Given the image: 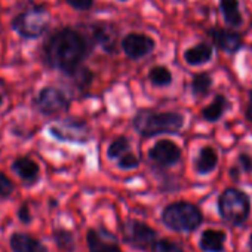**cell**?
I'll use <instances>...</instances> for the list:
<instances>
[{"instance_id":"6da1fadb","label":"cell","mask_w":252,"mask_h":252,"mask_svg":"<svg viewBox=\"0 0 252 252\" xmlns=\"http://www.w3.org/2000/svg\"><path fill=\"white\" fill-rule=\"evenodd\" d=\"M88 51V43L80 33L73 29H61L45 42L43 54L49 67L71 76L80 67Z\"/></svg>"},{"instance_id":"7a4b0ae2","label":"cell","mask_w":252,"mask_h":252,"mask_svg":"<svg viewBox=\"0 0 252 252\" xmlns=\"http://www.w3.org/2000/svg\"><path fill=\"white\" fill-rule=\"evenodd\" d=\"M134 128L143 137H155L160 134H177L184 126V117L175 111L141 110L132 120Z\"/></svg>"},{"instance_id":"3957f363","label":"cell","mask_w":252,"mask_h":252,"mask_svg":"<svg viewBox=\"0 0 252 252\" xmlns=\"http://www.w3.org/2000/svg\"><path fill=\"white\" fill-rule=\"evenodd\" d=\"M162 221L172 231L191 233L202 225L203 214L190 202H174L163 209Z\"/></svg>"},{"instance_id":"277c9868","label":"cell","mask_w":252,"mask_h":252,"mask_svg":"<svg viewBox=\"0 0 252 252\" xmlns=\"http://www.w3.org/2000/svg\"><path fill=\"white\" fill-rule=\"evenodd\" d=\"M218 212L225 222L234 227H240L249 218L251 199L245 191L239 189H225L218 197Z\"/></svg>"},{"instance_id":"5b68a950","label":"cell","mask_w":252,"mask_h":252,"mask_svg":"<svg viewBox=\"0 0 252 252\" xmlns=\"http://www.w3.org/2000/svg\"><path fill=\"white\" fill-rule=\"evenodd\" d=\"M49 23V12L43 6H32L12 20V29L21 37L36 39L46 33Z\"/></svg>"},{"instance_id":"8992f818","label":"cell","mask_w":252,"mask_h":252,"mask_svg":"<svg viewBox=\"0 0 252 252\" xmlns=\"http://www.w3.org/2000/svg\"><path fill=\"white\" fill-rule=\"evenodd\" d=\"M122 236L129 246L140 251L152 249V246L158 240V231L146 222L137 220H129L122 224Z\"/></svg>"},{"instance_id":"52a82bcc","label":"cell","mask_w":252,"mask_h":252,"mask_svg":"<svg viewBox=\"0 0 252 252\" xmlns=\"http://www.w3.org/2000/svg\"><path fill=\"white\" fill-rule=\"evenodd\" d=\"M52 137L64 143L85 144L91 138V131L86 122L77 119H65L64 122L49 128Z\"/></svg>"},{"instance_id":"ba28073f","label":"cell","mask_w":252,"mask_h":252,"mask_svg":"<svg viewBox=\"0 0 252 252\" xmlns=\"http://www.w3.org/2000/svg\"><path fill=\"white\" fill-rule=\"evenodd\" d=\"M34 104L37 107V110L43 114H55V113H60L63 110L67 108L68 105V99L67 96L64 95V92L58 88H54V86H48V88H43L36 99H34Z\"/></svg>"},{"instance_id":"9c48e42d","label":"cell","mask_w":252,"mask_h":252,"mask_svg":"<svg viewBox=\"0 0 252 252\" xmlns=\"http://www.w3.org/2000/svg\"><path fill=\"white\" fill-rule=\"evenodd\" d=\"M122 51L131 60H140L155 49V40L141 33L126 34L120 42Z\"/></svg>"},{"instance_id":"30bf717a","label":"cell","mask_w":252,"mask_h":252,"mask_svg":"<svg viewBox=\"0 0 252 252\" xmlns=\"http://www.w3.org/2000/svg\"><path fill=\"white\" fill-rule=\"evenodd\" d=\"M149 156L153 162H156L160 166H172L180 162L181 149L169 140H162L150 149Z\"/></svg>"},{"instance_id":"8fae6325","label":"cell","mask_w":252,"mask_h":252,"mask_svg":"<svg viewBox=\"0 0 252 252\" xmlns=\"http://www.w3.org/2000/svg\"><path fill=\"white\" fill-rule=\"evenodd\" d=\"M208 34L212 39L214 45L220 51L227 52V54H236L242 48V45H243L242 36L237 32H234V30L214 27V29H211L208 32Z\"/></svg>"},{"instance_id":"7c38bea8","label":"cell","mask_w":252,"mask_h":252,"mask_svg":"<svg viewBox=\"0 0 252 252\" xmlns=\"http://www.w3.org/2000/svg\"><path fill=\"white\" fill-rule=\"evenodd\" d=\"M89 252H122L114 239L110 234H102L99 230L89 228L86 234Z\"/></svg>"},{"instance_id":"4fadbf2b","label":"cell","mask_w":252,"mask_h":252,"mask_svg":"<svg viewBox=\"0 0 252 252\" xmlns=\"http://www.w3.org/2000/svg\"><path fill=\"white\" fill-rule=\"evenodd\" d=\"M12 252H48V248L36 237L26 233H14L9 237Z\"/></svg>"},{"instance_id":"5bb4252c","label":"cell","mask_w":252,"mask_h":252,"mask_svg":"<svg viewBox=\"0 0 252 252\" xmlns=\"http://www.w3.org/2000/svg\"><path fill=\"white\" fill-rule=\"evenodd\" d=\"M92 39L105 51L113 54L116 49V29L111 24H94L92 26Z\"/></svg>"},{"instance_id":"9a60e30c","label":"cell","mask_w":252,"mask_h":252,"mask_svg":"<svg viewBox=\"0 0 252 252\" xmlns=\"http://www.w3.org/2000/svg\"><path fill=\"white\" fill-rule=\"evenodd\" d=\"M227 234L222 230L208 228L200 234L199 248L203 252H224Z\"/></svg>"},{"instance_id":"2e32d148","label":"cell","mask_w":252,"mask_h":252,"mask_svg":"<svg viewBox=\"0 0 252 252\" xmlns=\"http://www.w3.org/2000/svg\"><path fill=\"white\" fill-rule=\"evenodd\" d=\"M12 171L26 183V184H34L39 178V165L30 159V158H18L12 163Z\"/></svg>"},{"instance_id":"e0dca14e","label":"cell","mask_w":252,"mask_h":252,"mask_svg":"<svg viewBox=\"0 0 252 252\" xmlns=\"http://www.w3.org/2000/svg\"><path fill=\"white\" fill-rule=\"evenodd\" d=\"M218 165V153L214 147H203L200 149L196 162H194V169L199 175H208L211 174Z\"/></svg>"},{"instance_id":"ac0fdd59","label":"cell","mask_w":252,"mask_h":252,"mask_svg":"<svg viewBox=\"0 0 252 252\" xmlns=\"http://www.w3.org/2000/svg\"><path fill=\"white\" fill-rule=\"evenodd\" d=\"M212 46L208 43H197L184 52V61L189 65H203L212 60Z\"/></svg>"},{"instance_id":"d6986e66","label":"cell","mask_w":252,"mask_h":252,"mask_svg":"<svg viewBox=\"0 0 252 252\" xmlns=\"http://www.w3.org/2000/svg\"><path fill=\"white\" fill-rule=\"evenodd\" d=\"M228 107H230V104H228L227 98L224 95H217L215 99L202 110V117L206 122L215 123V122H218L225 114Z\"/></svg>"},{"instance_id":"ffe728a7","label":"cell","mask_w":252,"mask_h":252,"mask_svg":"<svg viewBox=\"0 0 252 252\" xmlns=\"http://www.w3.org/2000/svg\"><path fill=\"white\" fill-rule=\"evenodd\" d=\"M220 9L224 17V21L230 27L242 26L243 18L239 9V0H220Z\"/></svg>"},{"instance_id":"44dd1931","label":"cell","mask_w":252,"mask_h":252,"mask_svg":"<svg viewBox=\"0 0 252 252\" xmlns=\"http://www.w3.org/2000/svg\"><path fill=\"white\" fill-rule=\"evenodd\" d=\"M212 88V76L209 73H199L194 74L191 80V92L196 98H203Z\"/></svg>"},{"instance_id":"7402d4cb","label":"cell","mask_w":252,"mask_h":252,"mask_svg":"<svg viewBox=\"0 0 252 252\" xmlns=\"http://www.w3.org/2000/svg\"><path fill=\"white\" fill-rule=\"evenodd\" d=\"M54 240L58 246V249L64 251V252H73L76 248V239L74 234L68 230L64 228H57L54 231Z\"/></svg>"},{"instance_id":"603a6c76","label":"cell","mask_w":252,"mask_h":252,"mask_svg":"<svg viewBox=\"0 0 252 252\" xmlns=\"http://www.w3.org/2000/svg\"><path fill=\"white\" fill-rule=\"evenodd\" d=\"M149 79H150V82L155 86L163 88V86L171 85V82H172V73L166 67H163V65H156V67H153L150 70Z\"/></svg>"},{"instance_id":"cb8c5ba5","label":"cell","mask_w":252,"mask_h":252,"mask_svg":"<svg viewBox=\"0 0 252 252\" xmlns=\"http://www.w3.org/2000/svg\"><path fill=\"white\" fill-rule=\"evenodd\" d=\"M128 147H129V141L126 137H119L116 140L111 141V144L108 146L107 149V156L110 159H119L123 153L128 152Z\"/></svg>"},{"instance_id":"d4e9b609","label":"cell","mask_w":252,"mask_h":252,"mask_svg":"<svg viewBox=\"0 0 252 252\" xmlns=\"http://www.w3.org/2000/svg\"><path fill=\"white\" fill-rule=\"evenodd\" d=\"M153 252H186L177 242L169 239H158L152 246Z\"/></svg>"},{"instance_id":"484cf974","label":"cell","mask_w":252,"mask_h":252,"mask_svg":"<svg viewBox=\"0 0 252 252\" xmlns=\"http://www.w3.org/2000/svg\"><path fill=\"white\" fill-rule=\"evenodd\" d=\"M117 165H119L120 169H125V171L135 169L140 165V159L135 155H132V153H123L119 158V163Z\"/></svg>"},{"instance_id":"4316f807","label":"cell","mask_w":252,"mask_h":252,"mask_svg":"<svg viewBox=\"0 0 252 252\" xmlns=\"http://www.w3.org/2000/svg\"><path fill=\"white\" fill-rule=\"evenodd\" d=\"M71 76H74V79H76V83H77V86H80V88H88L89 85H91V82H92V73H91V70L89 68H83V67H79Z\"/></svg>"},{"instance_id":"83f0119b","label":"cell","mask_w":252,"mask_h":252,"mask_svg":"<svg viewBox=\"0 0 252 252\" xmlns=\"http://www.w3.org/2000/svg\"><path fill=\"white\" fill-rule=\"evenodd\" d=\"M14 183L3 172H0V197H9L14 193Z\"/></svg>"},{"instance_id":"f1b7e54d","label":"cell","mask_w":252,"mask_h":252,"mask_svg":"<svg viewBox=\"0 0 252 252\" xmlns=\"http://www.w3.org/2000/svg\"><path fill=\"white\" fill-rule=\"evenodd\" d=\"M237 162H239V169L245 174H251L252 172V158L246 153H242L239 155L237 158Z\"/></svg>"},{"instance_id":"f546056e","label":"cell","mask_w":252,"mask_h":252,"mask_svg":"<svg viewBox=\"0 0 252 252\" xmlns=\"http://www.w3.org/2000/svg\"><path fill=\"white\" fill-rule=\"evenodd\" d=\"M18 218L23 224H30L32 220H33V215H32V211H30V206L27 203H23L18 209Z\"/></svg>"},{"instance_id":"4dcf8cb0","label":"cell","mask_w":252,"mask_h":252,"mask_svg":"<svg viewBox=\"0 0 252 252\" xmlns=\"http://www.w3.org/2000/svg\"><path fill=\"white\" fill-rule=\"evenodd\" d=\"M67 3L77 11H88L94 5V0H67Z\"/></svg>"},{"instance_id":"1f68e13d","label":"cell","mask_w":252,"mask_h":252,"mask_svg":"<svg viewBox=\"0 0 252 252\" xmlns=\"http://www.w3.org/2000/svg\"><path fill=\"white\" fill-rule=\"evenodd\" d=\"M243 114H245V119H246L248 122H251V123H252V89L248 92V101H246V105H245Z\"/></svg>"},{"instance_id":"d6a6232c","label":"cell","mask_w":252,"mask_h":252,"mask_svg":"<svg viewBox=\"0 0 252 252\" xmlns=\"http://www.w3.org/2000/svg\"><path fill=\"white\" fill-rule=\"evenodd\" d=\"M239 172H240V169H239L237 166H231V168H230V177H231L234 181L239 180Z\"/></svg>"},{"instance_id":"836d02e7","label":"cell","mask_w":252,"mask_h":252,"mask_svg":"<svg viewBox=\"0 0 252 252\" xmlns=\"http://www.w3.org/2000/svg\"><path fill=\"white\" fill-rule=\"evenodd\" d=\"M249 248H251V251H252V234L249 236Z\"/></svg>"},{"instance_id":"e575fe53","label":"cell","mask_w":252,"mask_h":252,"mask_svg":"<svg viewBox=\"0 0 252 252\" xmlns=\"http://www.w3.org/2000/svg\"><path fill=\"white\" fill-rule=\"evenodd\" d=\"M3 104V96H2V94H0V105Z\"/></svg>"},{"instance_id":"d590c367","label":"cell","mask_w":252,"mask_h":252,"mask_svg":"<svg viewBox=\"0 0 252 252\" xmlns=\"http://www.w3.org/2000/svg\"><path fill=\"white\" fill-rule=\"evenodd\" d=\"M120 2H126V0H120Z\"/></svg>"}]
</instances>
